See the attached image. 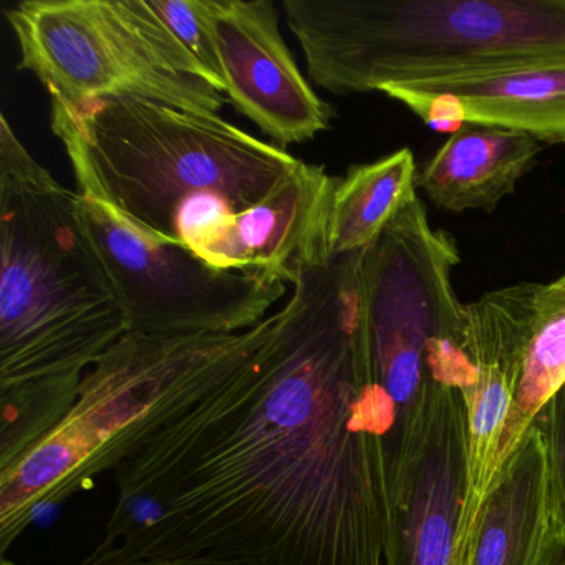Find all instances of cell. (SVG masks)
<instances>
[{"instance_id": "6da1fadb", "label": "cell", "mask_w": 565, "mask_h": 565, "mask_svg": "<svg viewBox=\"0 0 565 565\" xmlns=\"http://www.w3.org/2000/svg\"><path fill=\"white\" fill-rule=\"evenodd\" d=\"M362 250L300 254L267 342L114 472L77 565H383L388 438Z\"/></svg>"}, {"instance_id": "7a4b0ae2", "label": "cell", "mask_w": 565, "mask_h": 565, "mask_svg": "<svg viewBox=\"0 0 565 565\" xmlns=\"http://www.w3.org/2000/svg\"><path fill=\"white\" fill-rule=\"evenodd\" d=\"M52 131L81 194L145 236L201 257L234 217L292 178L303 161L223 120L140 98L52 102Z\"/></svg>"}, {"instance_id": "3957f363", "label": "cell", "mask_w": 565, "mask_h": 565, "mask_svg": "<svg viewBox=\"0 0 565 565\" xmlns=\"http://www.w3.org/2000/svg\"><path fill=\"white\" fill-rule=\"evenodd\" d=\"M128 333L78 193L0 115V388L84 379Z\"/></svg>"}, {"instance_id": "277c9868", "label": "cell", "mask_w": 565, "mask_h": 565, "mask_svg": "<svg viewBox=\"0 0 565 565\" xmlns=\"http://www.w3.org/2000/svg\"><path fill=\"white\" fill-rule=\"evenodd\" d=\"M313 84L333 95L565 67V0H284Z\"/></svg>"}, {"instance_id": "5b68a950", "label": "cell", "mask_w": 565, "mask_h": 565, "mask_svg": "<svg viewBox=\"0 0 565 565\" xmlns=\"http://www.w3.org/2000/svg\"><path fill=\"white\" fill-rule=\"evenodd\" d=\"M277 312L233 335L128 333L82 380L64 422L14 468L0 472V552L42 509L87 491L117 471L164 426L243 369L267 342Z\"/></svg>"}, {"instance_id": "8992f818", "label": "cell", "mask_w": 565, "mask_h": 565, "mask_svg": "<svg viewBox=\"0 0 565 565\" xmlns=\"http://www.w3.org/2000/svg\"><path fill=\"white\" fill-rule=\"evenodd\" d=\"M6 18L19 68L65 107L128 97L217 115L226 102L150 0H24Z\"/></svg>"}, {"instance_id": "52a82bcc", "label": "cell", "mask_w": 565, "mask_h": 565, "mask_svg": "<svg viewBox=\"0 0 565 565\" xmlns=\"http://www.w3.org/2000/svg\"><path fill=\"white\" fill-rule=\"evenodd\" d=\"M78 206L130 333L233 335L263 323L270 307L286 297L282 280L216 269L186 247L145 236L95 198L78 193Z\"/></svg>"}, {"instance_id": "ba28073f", "label": "cell", "mask_w": 565, "mask_h": 565, "mask_svg": "<svg viewBox=\"0 0 565 565\" xmlns=\"http://www.w3.org/2000/svg\"><path fill=\"white\" fill-rule=\"evenodd\" d=\"M466 494L465 398L429 380L390 433L383 565H462Z\"/></svg>"}, {"instance_id": "9c48e42d", "label": "cell", "mask_w": 565, "mask_h": 565, "mask_svg": "<svg viewBox=\"0 0 565 565\" xmlns=\"http://www.w3.org/2000/svg\"><path fill=\"white\" fill-rule=\"evenodd\" d=\"M224 95L279 148L329 130L333 110L310 87L270 0H207Z\"/></svg>"}, {"instance_id": "30bf717a", "label": "cell", "mask_w": 565, "mask_h": 565, "mask_svg": "<svg viewBox=\"0 0 565 565\" xmlns=\"http://www.w3.org/2000/svg\"><path fill=\"white\" fill-rule=\"evenodd\" d=\"M537 290L539 284H515L465 306L466 347L478 376L461 392L468 462V494L459 534L461 555L498 476L499 448L518 385L522 353L531 335Z\"/></svg>"}, {"instance_id": "8fae6325", "label": "cell", "mask_w": 565, "mask_h": 565, "mask_svg": "<svg viewBox=\"0 0 565 565\" xmlns=\"http://www.w3.org/2000/svg\"><path fill=\"white\" fill-rule=\"evenodd\" d=\"M380 94L398 100L439 134L476 125L519 131L541 143H565V67L486 81L392 85Z\"/></svg>"}, {"instance_id": "7c38bea8", "label": "cell", "mask_w": 565, "mask_h": 565, "mask_svg": "<svg viewBox=\"0 0 565 565\" xmlns=\"http://www.w3.org/2000/svg\"><path fill=\"white\" fill-rule=\"evenodd\" d=\"M335 184L322 167L303 163L269 196L237 214L200 259L216 269L290 282L296 260L326 230Z\"/></svg>"}, {"instance_id": "4fadbf2b", "label": "cell", "mask_w": 565, "mask_h": 565, "mask_svg": "<svg viewBox=\"0 0 565 565\" xmlns=\"http://www.w3.org/2000/svg\"><path fill=\"white\" fill-rule=\"evenodd\" d=\"M557 522L547 441L534 425L499 469L462 565H539Z\"/></svg>"}, {"instance_id": "5bb4252c", "label": "cell", "mask_w": 565, "mask_h": 565, "mask_svg": "<svg viewBox=\"0 0 565 565\" xmlns=\"http://www.w3.org/2000/svg\"><path fill=\"white\" fill-rule=\"evenodd\" d=\"M541 145L519 131L465 125L426 161L416 188L448 213H491L535 167Z\"/></svg>"}, {"instance_id": "9a60e30c", "label": "cell", "mask_w": 565, "mask_h": 565, "mask_svg": "<svg viewBox=\"0 0 565 565\" xmlns=\"http://www.w3.org/2000/svg\"><path fill=\"white\" fill-rule=\"evenodd\" d=\"M416 177L415 157L402 148L337 178L326 221L329 253L342 256L372 246L416 196Z\"/></svg>"}, {"instance_id": "2e32d148", "label": "cell", "mask_w": 565, "mask_h": 565, "mask_svg": "<svg viewBox=\"0 0 565 565\" xmlns=\"http://www.w3.org/2000/svg\"><path fill=\"white\" fill-rule=\"evenodd\" d=\"M565 386V287L539 284L531 335L522 353L518 385L498 455V472Z\"/></svg>"}, {"instance_id": "e0dca14e", "label": "cell", "mask_w": 565, "mask_h": 565, "mask_svg": "<svg viewBox=\"0 0 565 565\" xmlns=\"http://www.w3.org/2000/svg\"><path fill=\"white\" fill-rule=\"evenodd\" d=\"M150 6L204 68L214 88L224 95L223 72L210 24L207 0H150Z\"/></svg>"}, {"instance_id": "ac0fdd59", "label": "cell", "mask_w": 565, "mask_h": 565, "mask_svg": "<svg viewBox=\"0 0 565 565\" xmlns=\"http://www.w3.org/2000/svg\"><path fill=\"white\" fill-rule=\"evenodd\" d=\"M534 425L542 429L547 441L555 514L565 529V386L542 409Z\"/></svg>"}, {"instance_id": "d6986e66", "label": "cell", "mask_w": 565, "mask_h": 565, "mask_svg": "<svg viewBox=\"0 0 565 565\" xmlns=\"http://www.w3.org/2000/svg\"><path fill=\"white\" fill-rule=\"evenodd\" d=\"M539 565H565V529L557 522L554 535L545 548Z\"/></svg>"}, {"instance_id": "ffe728a7", "label": "cell", "mask_w": 565, "mask_h": 565, "mask_svg": "<svg viewBox=\"0 0 565 565\" xmlns=\"http://www.w3.org/2000/svg\"><path fill=\"white\" fill-rule=\"evenodd\" d=\"M0 565H19V564H15V562L9 561V558L2 557V561H0Z\"/></svg>"}]
</instances>
